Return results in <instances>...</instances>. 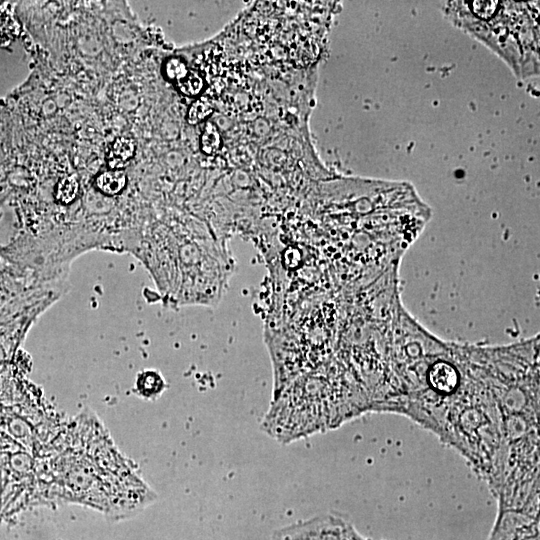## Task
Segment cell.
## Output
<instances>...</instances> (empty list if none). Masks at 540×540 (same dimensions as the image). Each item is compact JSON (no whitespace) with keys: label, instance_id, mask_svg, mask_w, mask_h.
I'll use <instances>...</instances> for the list:
<instances>
[{"label":"cell","instance_id":"cell-6","mask_svg":"<svg viewBox=\"0 0 540 540\" xmlns=\"http://www.w3.org/2000/svg\"><path fill=\"white\" fill-rule=\"evenodd\" d=\"M212 111V101L208 97L202 96L190 106L187 114V120L190 124H196L203 121L212 113Z\"/></svg>","mask_w":540,"mask_h":540},{"label":"cell","instance_id":"cell-7","mask_svg":"<svg viewBox=\"0 0 540 540\" xmlns=\"http://www.w3.org/2000/svg\"><path fill=\"white\" fill-rule=\"evenodd\" d=\"M78 181L73 176L64 177L56 187V199L62 203L72 202L78 193Z\"/></svg>","mask_w":540,"mask_h":540},{"label":"cell","instance_id":"cell-5","mask_svg":"<svg viewBox=\"0 0 540 540\" xmlns=\"http://www.w3.org/2000/svg\"><path fill=\"white\" fill-rule=\"evenodd\" d=\"M200 143L205 154L212 155L218 151L221 145V136L215 124L212 122L206 124Z\"/></svg>","mask_w":540,"mask_h":540},{"label":"cell","instance_id":"cell-9","mask_svg":"<svg viewBox=\"0 0 540 540\" xmlns=\"http://www.w3.org/2000/svg\"><path fill=\"white\" fill-rule=\"evenodd\" d=\"M189 70L186 64L179 58H170L165 63V74L169 80L176 83L183 79Z\"/></svg>","mask_w":540,"mask_h":540},{"label":"cell","instance_id":"cell-8","mask_svg":"<svg viewBox=\"0 0 540 540\" xmlns=\"http://www.w3.org/2000/svg\"><path fill=\"white\" fill-rule=\"evenodd\" d=\"M176 84L183 94L195 96L202 90L204 82L197 72L189 71L188 74Z\"/></svg>","mask_w":540,"mask_h":540},{"label":"cell","instance_id":"cell-3","mask_svg":"<svg viewBox=\"0 0 540 540\" xmlns=\"http://www.w3.org/2000/svg\"><path fill=\"white\" fill-rule=\"evenodd\" d=\"M98 188L108 195L118 194L126 184V175L120 170L100 174L96 179Z\"/></svg>","mask_w":540,"mask_h":540},{"label":"cell","instance_id":"cell-4","mask_svg":"<svg viewBox=\"0 0 540 540\" xmlns=\"http://www.w3.org/2000/svg\"><path fill=\"white\" fill-rule=\"evenodd\" d=\"M137 386L143 396L151 398L162 392L163 381L157 373L148 371L139 376Z\"/></svg>","mask_w":540,"mask_h":540},{"label":"cell","instance_id":"cell-2","mask_svg":"<svg viewBox=\"0 0 540 540\" xmlns=\"http://www.w3.org/2000/svg\"><path fill=\"white\" fill-rule=\"evenodd\" d=\"M135 153V143L130 138L121 137L114 141L108 156L107 162L111 169H119L133 157Z\"/></svg>","mask_w":540,"mask_h":540},{"label":"cell","instance_id":"cell-1","mask_svg":"<svg viewBox=\"0 0 540 540\" xmlns=\"http://www.w3.org/2000/svg\"><path fill=\"white\" fill-rule=\"evenodd\" d=\"M487 540H539V515L498 509Z\"/></svg>","mask_w":540,"mask_h":540}]
</instances>
